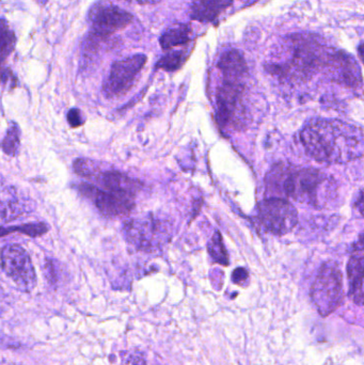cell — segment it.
I'll return each instance as SVG.
<instances>
[{
  "label": "cell",
  "mask_w": 364,
  "mask_h": 365,
  "mask_svg": "<svg viewBox=\"0 0 364 365\" xmlns=\"http://www.w3.org/2000/svg\"><path fill=\"white\" fill-rule=\"evenodd\" d=\"M48 230L46 223H28V225H24L21 227H10V229L4 227L1 234L2 236H4L6 233L21 232L25 235L31 236V237H38V236L44 235L46 232H48Z\"/></svg>",
  "instance_id": "cell-20"
},
{
  "label": "cell",
  "mask_w": 364,
  "mask_h": 365,
  "mask_svg": "<svg viewBox=\"0 0 364 365\" xmlns=\"http://www.w3.org/2000/svg\"><path fill=\"white\" fill-rule=\"evenodd\" d=\"M266 197H292L295 201L321 207L324 205V191L329 192V179L313 168H295L276 164L265 178Z\"/></svg>",
  "instance_id": "cell-2"
},
{
  "label": "cell",
  "mask_w": 364,
  "mask_h": 365,
  "mask_svg": "<svg viewBox=\"0 0 364 365\" xmlns=\"http://www.w3.org/2000/svg\"><path fill=\"white\" fill-rule=\"evenodd\" d=\"M16 44V38H15L14 32L9 28L8 24L4 19H2L1 25V57L2 60L12 53Z\"/></svg>",
  "instance_id": "cell-22"
},
{
  "label": "cell",
  "mask_w": 364,
  "mask_h": 365,
  "mask_svg": "<svg viewBox=\"0 0 364 365\" xmlns=\"http://www.w3.org/2000/svg\"><path fill=\"white\" fill-rule=\"evenodd\" d=\"M261 223L267 232L282 236L290 233L298 223V212L288 200L266 197L259 205Z\"/></svg>",
  "instance_id": "cell-4"
},
{
  "label": "cell",
  "mask_w": 364,
  "mask_h": 365,
  "mask_svg": "<svg viewBox=\"0 0 364 365\" xmlns=\"http://www.w3.org/2000/svg\"><path fill=\"white\" fill-rule=\"evenodd\" d=\"M68 121L72 128H79L85 122V117L79 109L73 108L68 113Z\"/></svg>",
  "instance_id": "cell-23"
},
{
  "label": "cell",
  "mask_w": 364,
  "mask_h": 365,
  "mask_svg": "<svg viewBox=\"0 0 364 365\" xmlns=\"http://www.w3.org/2000/svg\"><path fill=\"white\" fill-rule=\"evenodd\" d=\"M132 21V15L130 12L113 4H100L90 13L91 34L96 38H107L128 27Z\"/></svg>",
  "instance_id": "cell-8"
},
{
  "label": "cell",
  "mask_w": 364,
  "mask_h": 365,
  "mask_svg": "<svg viewBox=\"0 0 364 365\" xmlns=\"http://www.w3.org/2000/svg\"><path fill=\"white\" fill-rule=\"evenodd\" d=\"M233 1L234 0H192L190 17L200 23H213L232 6Z\"/></svg>",
  "instance_id": "cell-13"
},
{
  "label": "cell",
  "mask_w": 364,
  "mask_h": 365,
  "mask_svg": "<svg viewBox=\"0 0 364 365\" xmlns=\"http://www.w3.org/2000/svg\"><path fill=\"white\" fill-rule=\"evenodd\" d=\"M355 210L364 218V190L359 191L358 195L355 200Z\"/></svg>",
  "instance_id": "cell-25"
},
{
  "label": "cell",
  "mask_w": 364,
  "mask_h": 365,
  "mask_svg": "<svg viewBox=\"0 0 364 365\" xmlns=\"http://www.w3.org/2000/svg\"><path fill=\"white\" fill-rule=\"evenodd\" d=\"M160 1L162 0H137V2L141 6H152V4H156Z\"/></svg>",
  "instance_id": "cell-27"
},
{
  "label": "cell",
  "mask_w": 364,
  "mask_h": 365,
  "mask_svg": "<svg viewBox=\"0 0 364 365\" xmlns=\"http://www.w3.org/2000/svg\"><path fill=\"white\" fill-rule=\"evenodd\" d=\"M249 280V272L246 268L239 267L233 272L232 281L235 284L243 287Z\"/></svg>",
  "instance_id": "cell-24"
},
{
  "label": "cell",
  "mask_w": 364,
  "mask_h": 365,
  "mask_svg": "<svg viewBox=\"0 0 364 365\" xmlns=\"http://www.w3.org/2000/svg\"><path fill=\"white\" fill-rule=\"evenodd\" d=\"M358 53L359 57H360V59L363 60L364 64V42L360 45V46H359Z\"/></svg>",
  "instance_id": "cell-28"
},
{
  "label": "cell",
  "mask_w": 364,
  "mask_h": 365,
  "mask_svg": "<svg viewBox=\"0 0 364 365\" xmlns=\"http://www.w3.org/2000/svg\"><path fill=\"white\" fill-rule=\"evenodd\" d=\"M306 153L323 164H345L364 154L363 130L339 120L314 119L301 132Z\"/></svg>",
  "instance_id": "cell-1"
},
{
  "label": "cell",
  "mask_w": 364,
  "mask_h": 365,
  "mask_svg": "<svg viewBox=\"0 0 364 365\" xmlns=\"http://www.w3.org/2000/svg\"><path fill=\"white\" fill-rule=\"evenodd\" d=\"M209 255L216 263L220 265H229V255L227 252L226 247H224V240H222V234L219 231H216L212 240H209Z\"/></svg>",
  "instance_id": "cell-17"
},
{
  "label": "cell",
  "mask_w": 364,
  "mask_h": 365,
  "mask_svg": "<svg viewBox=\"0 0 364 365\" xmlns=\"http://www.w3.org/2000/svg\"><path fill=\"white\" fill-rule=\"evenodd\" d=\"M348 295L355 304H364V255H352L348 263Z\"/></svg>",
  "instance_id": "cell-14"
},
{
  "label": "cell",
  "mask_w": 364,
  "mask_h": 365,
  "mask_svg": "<svg viewBox=\"0 0 364 365\" xmlns=\"http://www.w3.org/2000/svg\"><path fill=\"white\" fill-rule=\"evenodd\" d=\"M329 75L340 85L356 88L363 83L361 70L356 60L344 51L331 53L326 59Z\"/></svg>",
  "instance_id": "cell-10"
},
{
  "label": "cell",
  "mask_w": 364,
  "mask_h": 365,
  "mask_svg": "<svg viewBox=\"0 0 364 365\" xmlns=\"http://www.w3.org/2000/svg\"><path fill=\"white\" fill-rule=\"evenodd\" d=\"M147 60V56L137 53L115 61L103 88L105 96L110 98H119L130 91Z\"/></svg>",
  "instance_id": "cell-5"
},
{
  "label": "cell",
  "mask_w": 364,
  "mask_h": 365,
  "mask_svg": "<svg viewBox=\"0 0 364 365\" xmlns=\"http://www.w3.org/2000/svg\"><path fill=\"white\" fill-rule=\"evenodd\" d=\"M102 182L107 190L126 193V195H134V197H136L137 192L142 187L140 182L136 181L123 173H117V171H108V173H103Z\"/></svg>",
  "instance_id": "cell-15"
},
{
  "label": "cell",
  "mask_w": 364,
  "mask_h": 365,
  "mask_svg": "<svg viewBox=\"0 0 364 365\" xmlns=\"http://www.w3.org/2000/svg\"><path fill=\"white\" fill-rule=\"evenodd\" d=\"M244 85L224 81L217 90V119L220 125L239 128L244 117Z\"/></svg>",
  "instance_id": "cell-7"
},
{
  "label": "cell",
  "mask_w": 364,
  "mask_h": 365,
  "mask_svg": "<svg viewBox=\"0 0 364 365\" xmlns=\"http://www.w3.org/2000/svg\"><path fill=\"white\" fill-rule=\"evenodd\" d=\"M192 27L187 24H175L169 26L160 36V46L165 51L186 44L192 38Z\"/></svg>",
  "instance_id": "cell-16"
},
{
  "label": "cell",
  "mask_w": 364,
  "mask_h": 365,
  "mask_svg": "<svg viewBox=\"0 0 364 365\" xmlns=\"http://www.w3.org/2000/svg\"><path fill=\"white\" fill-rule=\"evenodd\" d=\"M311 299L323 317L333 314L343 302V276L333 262L321 267L311 287Z\"/></svg>",
  "instance_id": "cell-3"
},
{
  "label": "cell",
  "mask_w": 364,
  "mask_h": 365,
  "mask_svg": "<svg viewBox=\"0 0 364 365\" xmlns=\"http://www.w3.org/2000/svg\"><path fill=\"white\" fill-rule=\"evenodd\" d=\"M93 201L98 210L107 217L128 216L135 207L134 195L117 191H103L98 189Z\"/></svg>",
  "instance_id": "cell-11"
},
{
  "label": "cell",
  "mask_w": 364,
  "mask_h": 365,
  "mask_svg": "<svg viewBox=\"0 0 364 365\" xmlns=\"http://www.w3.org/2000/svg\"><path fill=\"white\" fill-rule=\"evenodd\" d=\"M354 249L356 251H364V233L361 234L358 240L355 242Z\"/></svg>",
  "instance_id": "cell-26"
},
{
  "label": "cell",
  "mask_w": 364,
  "mask_h": 365,
  "mask_svg": "<svg viewBox=\"0 0 364 365\" xmlns=\"http://www.w3.org/2000/svg\"><path fill=\"white\" fill-rule=\"evenodd\" d=\"M19 137H21V133H19V126L12 124L2 141V150L6 155H16L19 149V143H21Z\"/></svg>",
  "instance_id": "cell-19"
},
{
  "label": "cell",
  "mask_w": 364,
  "mask_h": 365,
  "mask_svg": "<svg viewBox=\"0 0 364 365\" xmlns=\"http://www.w3.org/2000/svg\"><path fill=\"white\" fill-rule=\"evenodd\" d=\"M254 1H256V0H249V4H254Z\"/></svg>",
  "instance_id": "cell-29"
},
{
  "label": "cell",
  "mask_w": 364,
  "mask_h": 365,
  "mask_svg": "<svg viewBox=\"0 0 364 365\" xmlns=\"http://www.w3.org/2000/svg\"><path fill=\"white\" fill-rule=\"evenodd\" d=\"M74 171L85 179H94L100 175V167L95 162L87 158H79L74 162Z\"/></svg>",
  "instance_id": "cell-21"
},
{
  "label": "cell",
  "mask_w": 364,
  "mask_h": 365,
  "mask_svg": "<svg viewBox=\"0 0 364 365\" xmlns=\"http://www.w3.org/2000/svg\"><path fill=\"white\" fill-rule=\"evenodd\" d=\"M186 60V55L183 51H171L162 58L157 62V68L162 70L173 72V71L179 70Z\"/></svg>",
  "instance_id": "cell-18"
},
{
  "label": "cell",
  "mask_w": 364,
  "mask_h": 365,
  "mask_svg": "<svg viewBox=\"0 0 364 365\" xmlns=\"http://www.w3.org/2000/svg\"><path fill=\"white\" fill-rule=\"evenodd\" d=\"M218 68L224 75V81L243 83L248 73L245 58L236 49H231L222 53L218 61Z\"/></svg>",
  "instance_id": "cell-12"
},
{
  "label": "cell",
  "mask_w": 364,
  "mask_h": 365,
  "mask_svg": "<svg viewBox=\"0 0 364 365\" xmlns=\"http://www.w3.org/2000/svg\"><path fill=\"white\" fill-rule=\"evenodd\" d=\"M124 232L128 242L142 250L156 248L168 235L162 222L151 217L126 221Z\"/></svg>",
  "instance_id": "cell-9"
},
{
  "label": "cell",
  "mask_w": 364,
  "mask_h": 365,
  "mask_svg": "<svg viewBox=\"0 0 364 365\" xmlns=\"http://www.w3.org/2000/svg\"><path fill=\"white\" fill-rule=\"evenodd\" d=\"M2 269L21 291L36 287V276L27 251L19 245H8L1 251Z\"/></svg>",
  "instance_id": "cell-6"
}]
</instances>
